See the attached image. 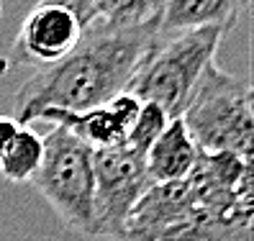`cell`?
Returning <instances> with one entry per match:
<instances>
[{
    "instance_id": "obj_1",
    "label": "cell",
    "mask_w": 254,
    "mask_h": 241,
    "mask_svg": "<svg viewBox=\"0 0 254 241\" xmlns=\"http://www.w3.org/2000/svg\"><path fill=\"white\" fill-rule=\"evenodd\" d=\"M157 36V21L128 28H111L93 21L82 41L64 59L34 69L18 87L13 118L21 126H31L41 111L80 113L126 93Z\"/></svg>"
},
{
    "instance_id": "obj_2",
    "label": "cell",
    "mask_w": 254,
    "mask_h": 241,
    "mask_svg": "<svg viewBox=\"0 0 254 241\" xmlns=\"http://www.w3.org/2000/svg\"><path fill=\"white\" fill-rule=\"evenodd\" d=\"M223 34L218 26L159 34L126 93L139 103L159 105L170 118H180L203 72L216 62Z\"/></svg>"
},
{
    "instance_id": "obj_3",
    "label": "cell",
    "mask_w": 254,
    "mask_h": 241,
    "mask_svg": "<svg viewBox=\"0 0 254 241\" xmlns=\"http://www.w3.org/2000/svg\"><path fill=\"white\" fill-rule=\"evenodd\" d=\"M180 120L198 152L252 159V87L247 80L221 69L216 62L198 80L185 111L180 113Z\"/></svg>"
},
{
    "instance_id": "obj_4",
    "label": "cell",
    "mask_w": 254,
    "mask_h": 241,
    "mask_svg": "<svg viewBox=\"0 0 254 241\" xmlns=\"http://www.w3.org/2000/svg\"><path fill=\"white\" fill-rule=\"evenodd\" d=\"M31 185L52 210L82 236H98L95 221V175L93 149L62 126L44 136V159Z\"/></svg>"
},
{
    "instance_id": "obj_5",
    "label": "cell",
    "mask_w": 254,
    "mask_h": 241,
    "mask_svg": "<svg viewBox=\"0 0 254 241\" xmlns=\"http://www.w3.org/2000/svg\"><path fill=\"white\" fill-rule=\"evenodd\" d=\"M93 21L85 0H39L23 18L8 54L0 59V72L57 64L82 41Z\"/></svg>"
},
{
    "instance_id": "obj_6",
    "label": "cell",
    "mask_w": 254,
    "mask_h": 241,
    "mask_svg": "<svg viewBox=\"0 0 254 241\" xmlns=\"http://www.w3.org/2000/svg\"><path fill=\"white\" fill-rule=\"evenodd\" d=\"M144 157L146 154L131 149L126 141L111 149H95L93 152L98 236H106L111 241L121 239L131 208L152 185Z\"/></svg>"
},
{
    "instance_id": "obj_7",
    "label": "cell",
    "mask_w": 254,
    "mask_h": 241,
    "mask_svg": "<svg viewBox=\"0 0 254 241\" xmlns=\"http://www.w3.org/2000/svg\"><path fill=\"white\" fill-rule=\"evenodd\" d=\"M139 108L141 103L131 93H121L111 98L108 103H100L95 108H87L80 113L57 111V108L41 111L36 120L67 128L72 136H77L95 152V149H111V146L124 144L131 123L139 116Z\"/></svg>"
},
{
    "instance_id": "obj_8",
    "label": "cell",
    "mask_w": 254,
    "mask_h": 241,
    "mask_svg": "<svg viewBox=\"0 0 254 241\" xmlns=\"http://www.w3.org/2000/svg\"><path fill=\"white\" fill-rule=\"evenodd\" d=\"M249 0H154V21L159 34L218 26L231 31Z\"/></svg>"
},
{
    "instance_id": "obj_9",
    "label": "cell",
    "mask_w": 254,
    "mask_h": 241,
    "mask_svg": "<svg viewBox=\"0 0 254 241\" xmlns=\"http://www.w3.org/2000/svg\"><path fill=\"white\" fill-rule=\"evenodd\" d=\"M198 146L192 144L190 133L180 118H170L167 128L154 139V144L146 149V175L149 182L159 185V182H177L185 180L192 167L198 162Z\"/></svg>"
},
{
    "instance_id": "obj_10",
    "label": "cell",
    "mask_w": 254,
    "mask_h": 241,
    "mask_svg": "<svg viewBox=\"0 0 254 241\" xmlns=\"http://www.w3.org/2000/svg\"><path fill=\"white\" fill-rule=\"evenodd\" d=\"M44 159V136L31 126H21L8 152L0 159V175L8 182H31Z\"/></svg>"
},
{
    "instance_id": "obj_11",
    "label": "cell",
    "mask_w": 254,
    "mask_h": 241,
    "mask_svg": "<svg viewBox=\"0 0 254 241\" xmlns=\"http://www.w3.org/2000/svg\"><path fill=\"white\" fill-rule=\"evenodd\" d=\"M93 18L111 28H128L154 21V0H85Z\"/></svg>"
},
{
    "instance_id": "obj_12",
    "label": "cell",
    "mask_w": 254,
    "mask_h": 241,
    "mask_svg": "<svg viewBox=\"0 0 254 241\" xmlns=\"http://www.w3.org/2000/svg\"><path fill=\"white\" fill-rule=\"evenodd\" d=\"M167 123H170V116L164 113L159 105H154V103H141L139 116H136V120L131 123V128H128V133H126L124 141H126L131 149H136V152L146 154V149L154 144V139L159 136L164 128H167Z\"/></svg>"
},
{
    "instance_id": "obj_13",
    "label": "cell",
    "mask_w": 254,
    "mask_h": 241,
    "mask_svg": "<svg viewBox=\"0 0 254 241\" xmlns=\"http://www.w3.org/2000/svg\"><path fill=\"white\" fill-rule=\"evenodd\" d=\"M18 128H21V123L13 116H0V159H3V154L8 152L13 139H16Z\"/></svg>"
},
{
    "instance_id": "obj_14",
    "label": "cell",
    "mask_w": 254,
    "mask_h": 241,
    "mask_svg": "<svg viewBox=\"0 0 254 241\" xmlns=\"http://www.w3.org/2000/svg\"><path fill=\"white\" fill-rule=\"evenodd\" d=\"M0 18H3V0H0Z\"/></svg>"
}]
</instances>
